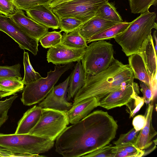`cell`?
Returning <instances> with one entry per match:
<instances>
[{
    "label": "cell",
    "mask_w": 157,
    "mask_h": 157,
    "mask_svg": "<svg viewBox=\"0 0 157 157\" xmlns=\"http://www.w3.org/2000/svg\"><path fill=\"white\" fill-rule=\"evenodd\" d=\"M153 105L149 104L146 111V122L145 126L140 131L134 145L138 148L144 150L149 147L152 144V140L157 132L152 124V115Z\"/></svg>",
    "instance_id": "obj_16"
},
{
    "label": "cell",
    "mask_w": 157,
    "mask_h": 157,
    "mask_svg": "<svg viewBox=\"0 0 157 157\" xmlns=\"http://www.w3.org/2000/svg\"><path fill=\"white\" fill-rule=\"evenodd\" d=\"M139 94L137 92L134 93L130 100L125 105L126 106V110L129 114L130 118L135 116L144 103L143 98L139 96Z\"/></svg>",
    "instance_id": "obj_30"
},
{
    "label": "cell",
    "mask_w": 157,
    "mask_h": 157,
    "mask_svg": "<svg viewBox=\"0 0 157 157\" xmlns=\"http://www.w3.org/2000/svg\"><path fill=\"white\" fill-rule=\"evenodd\" d=\"M21 67L19 63L11 66H0V78H13L22 80L20 73Z\"/></svg>",
    "instance_id": "obj_31"
},
{
    "label": "cell",
    "mask_w": 157,
    "mask_h": 157,
    "mask_svg": "<svg viewBox=\"0 0 157 157\" xmlns=\"http://www.w3.org/2000/svg\"><path fill=\"white\" fill-rule=\"evenodd\" d=\"M118 127L107 112L94 111L64 129L56 139V151L64 157H82L109 144Z\"/></svg>",
    "instance_id": "obj_1"
},
{
    "label": "cell",
    "mask_w": 157,
    "mask_h": 157,
    "mask_svg": "<svg viewBox=\"0 0 157 157\" xmlns=\"http://www.w3.org/2000/svg\"><path fill=\"white\" fill-rule=\"evenodd\" d=\"M146 122V116L139 115L136 116L133 118L132 124L136 131H138L144 127Z\"/></svg>",
    "instance_id": "obj_39"
},
{
    "label": "cell",
    "mask_w": 157,
    "mask_h": 157,
    "mask_svg": "<svg viewBox=\"0 0 157 157\" xmlns=\"http://www.w3.org/2000/svg\"><path fill=\"white\" fill-rule=\"evenodd\" d=\"M140 131H136L133 128L127 133L121 134L118 139L114 141L113 144L116 146L129 143L134 145Z\"/></svg>",
    "instance_id": "obj_34"
},
{
    "label": "cell",
    "mask_w": 157,
    "mask_h": 157,
    "mask_svg": "<svg viewBox=\"0 0 157 157\" xmlns=\"http://www.w3.org/2000/svg\"><path fill=\"white\" fill-rule=\"evenodd\" d=\"M134 78L129 65L115 59L105 71L86 78L85 84L75 96L73 105L92 97L99 101L111 92L126 85L133 84Z\"/></svg>",
    "instance_id": "obj_2"
},
{
    "label": "cell",
    "mask_w": 157,
    "mask_h": 157,
    "mask_svg": "<svg viewBox=\"0 0 157 157\" xmlns=\"http://www.w3.org/2000/svg\"><path fill=\"white\" fill-rule=\"evenodd\" d=\"M18 97L17 94L4 101H0V127L8 118V113L14 101Z\"/></svg>",
    "instance_id": "obj_33"
},
{
    "label": "cell",
    "mask_w": 157,
    "mask_h": 157,
    "mask_svg": "<svg viewBox=\"0 0 157 157\" xmlns=\"http://www.w3.org/2000/svg\"><path fill=\"white\" fill-rule=\"evenodd\" d=\"M54 144V141L29 133L0 134V147L26 157H42L39 154L48 151Z\"/></svg>",
    "instance_id": "obj_4"
},
{
    "label": "cell",
    "mask_w": 157,
    "mask_h": 157,
    "mask_svg": "<svg viewBox=\"0 0 157 157\" xmlns=\"http://www.w3.org/2000/svg\"><path fill=\"white\" fill-rule=\"evenodd\" d=\"M129 56L128 65L132 70L134 78L143 82L150 89L151 80L141 56L134 53Z\"/></svg>",
    "instance_id": "obj_21"
},
{
    "label": "cell",
    "mask_w": 157,
    "mask_h": 157,
    "mask_svg": "<svg viewBox=\"0 0 157 157\" xmlns=\"http://www.w3.org/2000/svg\"><path fill=\"white\" fill-rule=\"evenodd\" d=\"M13 0H0V13L10 17L15 12Z\"/></svg>",
    "instance_id": "obj_36"
},
{
    "label": "cell",
    "mask_w": 157,
    "mask_h": 157,
    "mask_svg": "<svg viewBox=\"0 0 157 157\" xmlns=\"http://www.w3.org/2000/svg\"><path fill=\"white\" fill-rule=\"evenodd\" d=\"M86 76L81 61L77 62L70 75L67 99L70 101L85 84Z\"/></svg>",
    "instance_id": "obj_20"
},
{
    "label": "cell",
    "mask_w": 157,
    "mask_h": 157,
    "mask_svg": "<svg viewBox=\"0 0 157 157\" xmlns=\"http://www.w3.org/2000/svg\"><path fill=\"white\" fill-rule=\"evenodd\" d=\"M59 18V29L60 31L68 34L79 29L83 23L80 20L72 17Z\"/></svg>",
    "instance_id": "obj_27"
},
{
    "label": "cell",
    "mask_w": 157,
    "mask_h": 157,
    "mask_svg": "<svg viewBox=\"0 0 157 157\" xmlns=\"http://www.w3.org/2000/svg\"></svg>",
    "instance_id": "obj_43"
},
{
    "label": "cell",
    "mask_w": 157,
    "mask_h": 157,
    "mask_svg": "<svg viewBox=\"0 0 157 157\" xmlns=\"http://www.w3.org/2000/svg\"><path fill=\"white\" fill-rule=\"evenodd\" d=\"M113 146L107 145L98 149L82 157H114Z\"/></svg>",
    "instance_id": "obj_35"
},
{
    "label": "cell",
    "mask_w": 157,
    "mask_h": 157,
    "mask_svg": "<svg viewBox=\"0 0 157 157\" xmlns=\"http://www.w3.org/2000/svg\"><path fill=\"white\" fill-rule=\"evenodd\" d=\"M85 49H75L60 43L49 48L47 54V61L56 65L67 64L81 61L84 55Z\"/></svg>",
    "instance_id": "obj_11"
},
{
    "label": "cell",
    "mask_w": 157,
    "mask_h": 157,
    "mask_svg": "<svg viewBox=\"0 0 157 157\" xmlns=\"http://www.w3.org/2000/svg\"><path fill=\"white\" fill-rule=\"evenodd\" d=\"M132 13H142L147 11L152 5L156 6L157 0H128Z\"/></svg>",
    "instance_id": "obj_28"
},
{
    "label": "cell",
    "mask_w": 157,
    "mask_h": 157,
    "mask_svg": "<svg viewBox=\"0 0 157 157\" xmlns=\"http://www.w3.org/2000/svg\"><path fill=\"white\" fill-rule=\"evenodd\" d=\"M99 102L96 98L92 97L73 105L66 112L69 123L75 124L86 117L93 109L98 106Z\"/></svg>",
    "instance_id": "obj_17"
},
{
    "label": "cell",
    "mask_w": 157,
    "mask_h": 157,
    "mask_svg": "<svg viewBox=\"0 0 157 157\" xmlns=\"http://www.w3.org/2000/svg\"><path fill=\"white\" fill-rule=\"evenodd\" d=\"M71 0H52L48 5L51 9L54 6L63 3Z\"/></svg>",
    "instance_id": "obj_41"
},
{
    "label": "cell",
    "mask_w": 157,
    "mask_h": 157,
    "mask_svg": "<svg viewBox=\"0 0 157 157\" xmlns=\"http://www.w3.org/2000/svg\"><path fill=\"white\" fill-rule=\"evenodd\" d=\"M70 75L63 82L54 86L38 104L42 109H50L64 112L68 111L73 104L67 99V94Z\"/></svg>",
    "instance_id": "obj_10"
},
{
    "label": "cell",
    "mask_w": 157,
    "mask_h": 157,
    "mask_svg": "<svg viewBox=\"0 0 157 157\" xmlns=\"http://www.w3.org/2000/svg\"><path fill=\"white\" fill-rule=\"evenodd\" d=\"M69 123L66 112L42 109L38 121L29 134L54 141Z\"/></svg>",
    "instance_id": "obj_7"
},
{
    "label": "cell",
    "mask_w": 157,
    "mask_h": 157,
    "mask_svg": "<svg viewBox=\"0 0 157 157\" xmlns=\"http://www.w3.org/2000/svg\"><path fill=\"white\" fill-rule=\"evenodd\" d=\"M131 22L123 21L113 25L90 38L87 43L100 40H106L114 38L124 31Z\"/></svg>",
    "instance_id": "obj_22"
},
{
    "label": "cell",
    "mask_w": 157,
    "mask_h": 157,
    "mask_svg": "<svg viewBox=\"0 0 157 157\" xmlns=\"http://www.w3.org/2000/svg\"><path fill=\"white\" fill-rule=\"evenodd\" d=\"M119 23L94 16L83 24L79 32L87 42L93 36Z\"/></svg>",
    "instance_id": "obj_18"
},
{
    "label": "cell",
    "mask_w": 157,
    "mask_h": 157,
    "mask_svg": "<svg viewBox=\"0 0 157 157\" xmlns=\"http://www.w3.org/2000/svg\"><path fill=\"white\" fill-rule=\"evenodd\" d=\"M52 0H13V3L16 9L25 11L36 6L48 5Z\"/></svg>",
    "instance_id": "obj_32"
},
{
    "label": "cell",
    "mask_w": 157,
    "mask_h": 157,
    "mask_svg": "<svg viewBox=\"0 0 157 157\" xmlns=\"http://www.w3.org/2000/svg\"><path fill=\"white\" fill-rule=\"evenodd\" d=\"M42 110L41 107L36 105L28 110L18 122L14 134H28L38 121Z\"/></svg>",
    "instance_id": "obj_19"
},
{
    "label": "cell",
    "mask_w": 157,
    "mask_h": 157,
    "mask_svg": "<svg viewBox=\"0 0 157 157\" xmlns=\"http://www.w3.org/2000/svg\"><path fill=\"white\" fill-rule=\"evenodd\" d=\"M113 45L104 40L93 41L86 49L81 59L86 78L107 69L115 59Z\"/></svg>",
    "instance_id": "obj_5"
},
{
    "label": "cell",
    "mask_w": 157,
    "mask_h": 157,
    "mask_svg": "<svg viewBox=\"0 0 157 157\" xmlns=\"http://www.w3.org/2000/svg\"><path fill=\"white\" fill-rule=\"evenodd\" d=\"M24 85L22 80L13 78H0V98L15 95L23 90Z\"/></svg>",
    "instance_id": "obj_23"
},
{
    "label": "cell",
    "mask_w": 157,
    "mask_h": 157,
    "mask_svg": "<svg viewBox=\"0 0 157 157\" xmlns=\"http://www.w3.org/2000/svg\"><path fill=\"white\" fill-rule=\"evenodd\" d=\"M62 37L60 31L48 32L40 39L39 41L43 48H49L60 43Z\"/></svg>",
    "instance_id": "obj_29"
},
{
    "label": "cell",
    "mask_w": 157,
    "mask_h": 157,
    "mask_svg": "<svg viewBox=\"0 0 157 157\" xmlns=\"http://www.w3.org/2000/svg\"><path fill=\"white\" fill-rule=\"evenodd\" d=\"M155 41V44L154 45V48L155 52H157V31L155 30L153 33V37Z\"/></svg>",
    "instance_id": "obj_42"
},
{
    "label": "cell",
    "mask_w": 157,
    "mask_h": 157,
    "mask_svg": "<svg viewBox=\"0 0 157 157\" xmlns=\"http://www.w3.org/2000/svg\"><path fill=\"white\" fill-rule=\"evenodd\" d=\"M26 12L28 17L48 29H59V18L48 5L36 6Z\"/></svg>",
    "instance_id": "obj_14"
},
{
    "label": "cell",
    "mask_w": 157,
    "mask_h": 157,
    "mask_svg": "<svg viewBox=\"0 0 157 157\" xmlns=\"http://www.w3.org/2000/svg\"><path fill=\"white\" fill-rule=\"evenodd\" d=\"M79 29L68 34L64 33L61 43L73 48L86 49L88 46L87 41L80 34Z\"/></svg>",
    "instance_id": "obj_24"
},
{
    "label": "cell",
    "mask_w": 157,
    "mask_h": 157,
    "mask_svg": "<svg viewBox=\"0 0 157 157\" xmlns=\"http://www.w3.org/2000/svg\"><path fill=\"white\" fill-rule=\"evenodd\" d=\"M109 0H72L51 8L58 17H72L84 24L95 16L96 13Z\"/></svg>",
    "instance_id": "obj_8"
},
{
    "label": "cell",
    "mask_w": 157,
    "mask_h": 157,
    "mask_svg": "<svg viewBox=\"0 0 157 157\" xmlns=\"http://www.w3.org/2000/svg\"><path fill=\"white\" fill-rule=\"evenodd\" d=\"M95 16L113 21L121 22L122 19L112 3L107 2L101 6Z\"/></svg>",
    "instance_id": "obj_25"
},
{
    "label": "cell",
    "mask_w": 157,
    "mask_h": 157,
    "mask_svg": "<svg viewBox=\"0 0 157 157\" xmlns=\"http://www.w3.org/2000/svg\"><path fill=\"white\" fill-rule=\"evenodd\" d=\"M156 17L155 12L148 11L141 13L124 31L114 38L126 56L140 54L146 40L151 35L152 29H157Z\"/></svg>",
    "instance_id": "obj_3"
},
{
    "label": "cell",
    "mask_w": 157,
    "mask_h": 157,
    "mask_svg": "<svg viewBox=\"0 0 157 157\" xmlns=\"http://www.w3.org/2000/svg\"><path fill=\"white\" fill-rule=\"evenodd\" d=\"M16 9L15 13L9 17L28 35L39 40L48 32L49 29L26 16L22 10Z\"/></svg>",
    "instance_id": "obj_13"
},
{
    "label": "cell",
    "mask_w": 157,
    "mask_h": 157,
    "mask_svg": "<svg viewBox=\"0 0 157 157\" xmlns=\"http://www.w3.org/2000/svg\"><path fill=\"white\" fill-rule=\"evenodd\" d=\"M74 66L73 63L63 66L56 65L53 71L50 70L45 78L41 77L26 85L21 99L23 104L30 106L39 103L49 93L61 76Z\"/></svg>",
    "instance_id": "obj_6"
},
{
    "label": "cell",
    "mask_w": 157,
    "mask_h": 157,
    "mask_svg": "<svg viewBox=\"0 0 157 157\" xmlns=\"http://www.w3.org/2000/svg\"><path fill=\"white\" fill-rule=\"evenodd\" d=\"M0 31L11 37L18 44L21 49L27 50L34 56L37 55L39 40L25 33L9 17L0 13Z\"/></svg>",
    "instance_id": "obj_9"
},
{
    "label": "cell",
    "mask_w": 157,
    "mask_h": 157,
    "mask_svg": "<svg viewBox=\"0 0 157 157\" xmlns=\"http://www.w3.org/2000/svg\"><path fill=\"white\" fill-rule=\"evenodd\" d=\"M129 154L131 157H141L143 156L144 150L136 147L134 144L129 143L116 146Z\"/></svg>",
    "instance_id": "obj_37"
},
{
    "label": "cell",
    "mask_w": 157,
    "mask_h": 157,
    "mask_svg": "<svg viewBox=\"0 0 157 157\" xmlns=\"http://www.w3.org/2000/svg\"><path fill=\"white\" fill-rule=\"evenodd\" d=\"M140 90L143 95L144 102L146 104L150 103L151 100L152 93L151 89L143 82H140Z\"/></svg>",
    "instance_id": "obj_38"
},
{
    "label": "cell",
    "mask_w": 157,
    "mask_h": 157,
    "mask_svg": "<svg viewBox=\"0 0 157 157\" xmlns=\"http://www.w3.org/2000/svg\"><path fill=\"white\" fill-rule=\"evenodd\" d=\"M17 154H13L0 147V157H17Z\"/></svg>",
    "instance_id": "obj_40"
},
{
    "label": "cell",
    "mask_w": 157,
    "mask_h": 157,
    "mask_svg": "<svg viewBox=\"0 0 157 157\" xmlns=\"http://www.w3.org/2000/svg\"><path fill=\"white\" fill-rule=\"evenodd\" d=\"M151 81V86L157 85V56L153 37L149 36L140 52Z\"/></svg>",
    "instance_id": "obj_15"
},
{
    "label": "cell",
    "mask_w": 157,
    "mask_h": 157,
    "mask_svg": "<svg viewBox=\"0 0 157 157\" xmlns=\"http://www.w3.org/2000/svg\"><path fill=\"white\" fill-rule=\"evenodd\" d=\"M23 63L24 75L22 81L24 85H26L34 82L42 77L33 69L30 61L29 54L25 51L23 53Z\"/></svg>",
    "instance_id": "obj_26"
},
{
    "label": "cell",
    "mask_w": 157,
    "mask_h": 157,
    "mask_svg": "<svg viewBox=\"0 0 157 157\" xmlns=\"http://www.w3.org/2000/svg\"><path fill=\"white\" fill-rule=\"evenodd\" d=\"M135 92L140 93L137 83L126 85L111 92L99 101L98 106L109 109L125 105Z\"/></svg>",
    "instance_id": "obj_12"
}]
</instances>
